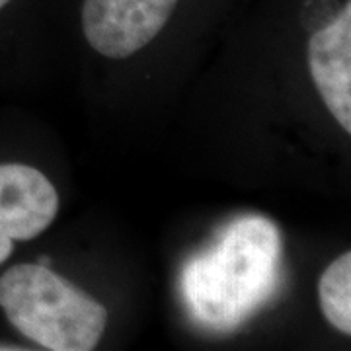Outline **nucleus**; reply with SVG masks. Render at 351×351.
Returning <instances> with one entry per match:
<instances>
[{
	"instance_id": "nucleus-1",
	"label": "nucleus",
	"mask_w": 351,
	"mask_h": 351,
	"mask_svg": "<svg viewBox=\"0 0 351 351\" xmlns=\"http://www.w3.org/2000/svg\"><path fill=\"white\" fill-rule=\"evenodd\" d=\"M283 244L276 223L242 217L182 271V293L191 316L215 330H230L276 293Z\"/></svg>"
},
{
	"instance_id": "nucleus-2",
	"label": "nucleus",
	"mask_w": 351,
	"mask_h": 351,
	"mask_svg": "<svg viewBox=\"0 0 351 351\" xmlns=\"http://www.w3.org/2000/svg\"><path fill=\"white\" fill-rule=\"evenodd\" d=\"M0 308L20 334L51 351H90L108 324L106 306L41 263L0 277Z\"/></svg>"
},
{
	"instance_id": "nucleus-3",
	"label": "nucleus",
	"mask_w": 351,
	"mask_h": 351,
	"mask_svg": "<svg viewBox=\"0 0 351 351\" xmlns=\"http://www.w3.org/2000/svg\"><path fill=\"white\" fill-rule=\"evenodd\" d=\"M178 0H84L82 29L90 47L108 59H127L156 38Z\"/></svg>"
},
{
	"instance_id": "nucleus-4",
	"label": "nucleus",
	"mask_w": 351,
	"mask_h": 351,
	"mask_svg": "<svg viewBox=\"0 0 351 351\" xmlns=\"http://www.w3.org/2000/svg\"><path fill=\"white\" fill-rule=\"evenodd\" d=\"M59 213V195L38 168L0 164V263L14 250V240H34Z\"/></svg>"
},
{
	"instance_id": "nucleus-5",
	"label": "nucleus",
	"mask_w": 351,
	"mask_h": 351,
	"mask_svg": "<svg viewBox=\"0 0 351 351\" xmlns=\"http://www.w3.org/2000/svg\"><path fill=\"white\" fill-rule=\"evenodd\" d=\"M308 69L334 119L351 133V4L308 41Z\"/></svg>"
},
{
	"instance_id": "nucleus-6",
	"label": "nucleus",
	"mask_w": 351,
	"mask_h": 351,
	"mask_svg": "<svg viewBox=\"0 0 351 351\" xmlns=\"http://www.w3.org/2000/svg\"><path fill=\"white\" fill-rule=\"evenodd\" d=\"M322 314L341 334H351V254L346 252L324 269L318 281Z\"/></svg>"
},
{
	"instance_id": "nucleus-7",
	"label": "nucleus",
	"mask_w": 351,
	"mask_h": 351,
	"mask_svg": "<svg viewBox=\"0 0 351 351\" xmlns=\"http://www.w3.org/2000/svg\"><path fill=\"white\" fill-rule=\"evenodd\" d=\"M2 350H10V351H18L20 348H14V346H0V351Z\"/></svg>"
},
{
	"instance_id": "nucleus-8",
	"label": "nucleus",
	"mask_w": 351,
	"mask_h": 351,
	"mask_svg": "<svg viewBox=\"0 0 351 351\" xmlns=\"http://www.w3.org/2000/svg\"><path fill=\"white\" fill-rule=\"evenodd\" d=\"M8 2H10V0H0V8H4V6H6Z\"/></svg>"
}]
</instances>
